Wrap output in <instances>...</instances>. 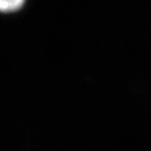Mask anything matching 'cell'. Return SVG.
I'll use <instances>...</instances> for the list:
<instances>
[{
    "label": "cell",
    "instance_id": "6da1fadb",
    "mask_svg": "<svg viewBox=\"0 0 151 151\" xmlns=\"http://www.w3.org/2000/svg\"><path fill=\"white\" fill-rule=\"evenodd\" d=\"M25 4L22 0H0V12H14Z\"/></svg>",
    "mask_w": 151,
    "mask_h": 151
}]
</instances>
